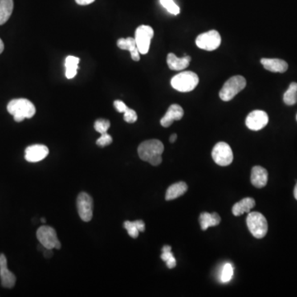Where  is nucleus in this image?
Segmentation results:
<instances>
[{
  "mask_svg": "<svg viewBox=\"0 0 297 297\" xmlns=\"http://www.w3.org/2000/svg\"><path fill=\"white\" fill-rule=\"evenodd\" d=\"M160 1L162 6L164 7V9H166L168 13H172L173 15L180 14V7L173 2V0H160Z\"/></svg>",
  "mask_w": 297,
  "mask_h": 297,
  "instance_id": "26",
  "label": "nucleus"
},
{
  "mask_svg": "<svg viewBox=\"0 0 297 297\" xmlns=\"http://www.w3.org/2000/svg\"><path fill=\"white\" fill-rule=\"evenodd\" d=\"M79 61L80 60L79 57L73 56V55L66 57L65 66H66V76L67 79H73L75 77Z\"/></svg>",
  "mask_w": 297,
  "mask_h": 297,
  "instance_id": "24",
  "label": "nucleus"
},
{
  "mask_svg": "<svg viewBox=\"0 0 297 297\" xmlns=\"http://www.w3.org/2000/svg\"><path fill=\"white\" fill-rule=\"evenodd\" d=\"M37 240L39 241L40 244L43 246L45 249H60L62 247L61 242L57 238L56 231L55 229L47 225L41 226L37 231Z\"/></svg>",
  "mask_w": 297,
  "mask_h": 297,
  "instance_id": "6",
  "label": "nucleus"
},
{
  "mask_svg": "<svg viewBox=\"0 0 297 297\" xmlns=\"http://www.w3.org/2000/svg\"><path fill=\"white\" fill-rule=\"evenodd\" d=\"M184 115V111L183 107L179 104H173L168 107L166 113L160 120V124L162 127H170L174 121L181 120Z\"/></svg>",
  "mask_w": 297,
  "mask_h": 297,
  "instance_id": "14",
  "label": "nucleus"
},
{
  "mask_svg": "<svg viewBox=\"0 0 297 297\" xmlns=\"http://www.w3.org/2000/svg\"><path fill=\"white\" fill-rule=\"evenodd\" d=\"M161 259L166 262L167 266L169 269H173L177 264L174 256H173V253L171 251L162 252Z\"/></svg>",
  "mask_w": 297,
  "mask_h": 297,
  "instance_id": "29",
  "label": "nucleus"
},
{
  "mask_svg": "<svg viewBox=\"0 0 297 297\" xmlns=\"http://www.w3.org/2000/svg\"><path fill=\"white\" fill-rule=\"evenodd\" d=\"M49 148L44 144H33L25 150V160L30 163L42 161L47 157Z\"/></svg>",
  "mask_w": 297,
  "mask_h": 297,
  "instance_id": "12",
  "label": "nucleus"
},
{
  "mask_svg": "<svg viewBox=\"0 0 297 297\" xmlns=\"http://www.w3.org/2000/svg\"><path fill=\"white\" fill-rule=\"evenodd\" d=\"M294 197L297 200V184H295V188H294Z\"/></svg>",
  "mask_w": 297,
  "mask_h": 297,
  "instance_id": "36",
  "label": "nucleus"
},
{
  "mask_svg": "<svg viewBox=\"0 0 297 297\" xmlns=\"http://www.w3.org/2000/svg\"><path fill=\"white\" fill-rule=\"evenodd\" d=\"M125 229H127L128 234L131 238L136 239L139 236L140 232L144 231L145 225L143 221H127L124 223Z\"/></svg>",
  "mask_w": 297,
  "mask_h": 297,
  "instance_id": "23",
  "label": "nucleus"
},
{
  "mask_svg": "<svg viewBox=\"0 0 297 297\" xmlns=\"http://www.w3.org/2000/svg\"><path fill=\"white\" fill-rule=\"evenodd\" d=\"M296 120H297V115H296Z\"/></svg>",
  "mask_w": 297,
  "mask_h": 297,
  "instance_id": "38",
  "label": "nucleus"
},
{
  "mask_svg": "<svg viewBox=\"0 0 297 297\" xmlns=\"http://www.w3.org/2000/svg\"><path fill=\"white\" fill-rule=\"evenodd\" d=\"M261 64L265 70L273 73H284L288 69V64L285 61L280 59L263 58L261 60Z\"/></svg>",
  "mask_w": 297,
  "mask_h": 297,
  "instance_id": "17",
  "label": "nucleus"
},
{
  "mask_svg": "<svg viewBox=\"0 0 297 297\" xmlns=\"http://www.w3.org/2000/svg\"><path fill=\"white\" fill-rule=\"evenodd\" d=\"M42 222H46V219L42 218Z\"/></svg>",
  "mask_w": 297,
  "mask_h": 297,
  "instance_id": "37",
  "label": "nucleus"
},
{
  "mask_svg": "<svg viewBox=\"0 0 297 297\" xmlns=\"http://www.w3.org/2000/svg\"><path fill=\"white\" fill-rule=\"evenodd\" d=\"M0 279L1 284L6 288H13L15 286L16 277L8 269V262L5 254H0Z\"/></svg>",
  "mask_w": 297,
  "mask_h": 297,
  "instance_id": "13",
  "label": "nucleus"
},
{
  "mask_svg": "<svg viewBox=\"0 0 297 297\" xmlns=\"http://www.w3.org/2000/svg\"><path fill=\"white\" fill-rule=\"evenodd\" d=\"M246 87V79L241 75H235L228 79L223 85L220 91V98L221 100L229 102L234 97L245 90Z\"/></svg>",
  "mask_w": 297,
  "mask_h": 297,
  "instance_id": "4",
  "label": "nucleus"
},
{
  "mask_svg": "<svg viewBox=\"0 0 297 297\" xmlns=\"http://www.w3.org/2000/svg\"><path fill=\"white\" fill-rule=\"evenodd\" d=\"M4 49H5V45H4V42H3L2 40L0 38V54L4 51Z\"/></svg>",
  "mask_w": 297,
  "mask_h": 297,
  "instance_id": "35",
  "label": "nucleus"
},
{
  "mask_svg": "<svg viewBox=\"0 0 297 297\" xmlns=\"http://www.w3.org/2000/svg\"><path fill=\"white\" fill-rule=\"evenodd\" d=\"M246 223H247L249 231L254 237L257 239H262L266 236L269 225L263 215L259 212L249 213Z\"/></svg>",
  "mask_w": 297,
  "mask_h": 297,
  "instance_id": "5",
  "label": "nucleus"
},
{
  "mask_svg": "<svg viewBox=\"0 0 297 297\" xmlns=\"http://www.w3.org/2000/svg\"><path fill=\"white\" fill-rule=\"evenodd\" d=\"M255 201L252 197H246L234 204L232 207V212L235 217H240L244 213H249L251 209L254 207Z\"/></svg>",
  "mask_w": 297,
  "mask_h": 297,
  "instance_id": "19",
  "label": "nucleus"
},
{
  "mask_svg": "<svg viewBox=\"0 0 297 297\" xmlns=\"http://www.w3.org/2000/svg\"><path fill=\"white\" fill-rule=\"evenodd\" d=\"M13 10V0H0V25L5 22L11 17Z\"/></svg>",
  "mask_w": 297,
  "mask_h": 297,
  "instance_id": "22",
  "label": "nucleus"
},
{
  "mask_svg": "<svg viewBox=\"0 0 297 297\" xmlns=\"http://www.w3.org/2000/svg\"><path fill=\"white\" fill-rule=\"evenodd\" d=\"M93 198L86 192H81L77 197V209L82 221L88 222L93 218Z\"/></svg>",
  "mask_w": 297,
  "mask_h": 297,
  "instance_id": "10",
  "label": "nucleus"
},
{
  "mask_svg": "<svg viewBox=\"0 0 297 297\" xmlns=\"http://www.w3.org/2000/svg\"><path fill=\"white\" fill-rule=\"evenodd\" d=\"M110 126H111V123H110L109 121L105 120V119H99L94 123V129L97 132H99L102 135V134L107 133Z\"/></svg>",
  "mask_w": 297,
  "mask_h": 297,
  "instance_id": "28",
  "label": "nucleus"
},
{
  "mask_svg": "<svg viewBox=\"0 0 297 297\" xmlns=\"http://www.w3.org/2000/svg\"><path fill=\"white\" fill-rule=\"evenodd\" d=\"M177 134H173V135H171L170 138H169V141L171 143H174L176 140H177Z\"/></svg>",
  "mask_w": 297,
  "mask_h": 297,
  "instance_id": "34",
  "label": "nucleus"
},
{
  "mask_svg": "<svg viewBox=\"0 0 297 297\" xmlns=\"http://www.w3.org/2000/svg\"><path fill=\"white\" fill-rule=\"evenodd\" d=\"M199 77L197 74L192 71H184L176 74L171 79V85L182 93L191 92L198 85Z\"/></svg>",
  "mask_w": 297,
  "mask_h": 297,
  "instance_id": "3",
  "label": "nucleus"
},
{
  "mask_svg": "<svg viewBox=\"0 0 297 297\" xmlns=\"http://www.w3.org/2000/svg\"><path fill=\"white\" fill-rule=\"evenodd\" d=\"M112 142V137L107 133L102 134L100 138L97 140L96 144L100 147H105L109 145Z\"/></svg>",
  "mask_w": 297,
  "mask_h": 297,
  "instance_id": "31",
  "label": "nucleus"
},
{
  "mask_svg": "<svg viewBox=\"0 0 297 297\" xmlns=\"http://www.w3.org/2000/svg\"><path fill=\"white\" fill-rule=\"evenodd\" d=\"M187 191H188V185L184 182H179V183L171 185L168 188L166 195H165V199L167 201L174 200V199L183 196Z\"/></svg>",
  "mask_w": 297,
  "mask_h": 297,
  "instance_id": "21",
  "label": "nucleus"
},
{
  "mask_svg": "<svg viewBox=\"0 0 297 297\" xmlns=\"http://www.w3.org/2000/svg\"><path fill=\"white\" fill-rule=\"evenodd\" d=\"M269 123V116L266 112L261 110H255L248 115L245 124L252 131H260Z\"/></svg>",
  "mask_w": 297,
  "mask_h": 297,
  "instance_id": "11",
  "label": "nucleus"
},
{
  "mask_svg": "<svg viewBox=\"0 0 297 297\" xmlns=\"http://www.w3.org/2000/svg\"><path fill=\"white\" fill-rule=\"evenodd\" d=\"M283 101L286 105L292 106L297 103V83L293 82L289 86L283 96Z\"/></svg>",
  "mask_w": 297,
  "mask_h": 297,
  "instance_id": "25",
  "label": "nucleus"
},
{
  "mask_svg": "<svg viewBox=\"0 0 297 297\" xmlns=\"http://www.w3.org/2000/svg\"><path fill=\"white\" fill-rule=\"evenodd\" d=\"M234 275V269L230 263H226L223 268L222 272H221V281L224 283L229 282L233 278Z\"/></svg>",
  "mask_w": 297,
  "mask_h": 297,
  "instance_id": "27",
  "label": "nucleus"
},
{
  "mask_svg": "<svg viewBox=\"0 0 297 297\" xmlns=\"http://www.w3.org/2000/svg\"><path fill=\"white\" fill-rule=\"evenodd\" d=\"M135 35L139 52L142 55H145L150 50L151 40L154 37L153 28L146 25L138 26Z\"/></svg>",
  "mask_w": 297,
  "mask_h": 297,
  "instance_id": "8",
  "label": "nucleus"
},
{
  "mask_svg": "<svg viewBox=\"0 0 297 297\" xmlns=\"http://www.w3.org/2000/svg\"><path fill=\"white\" fill-rule=\"evenodd\" d=\"M191 62V57L185 55L183 58H179L173 53H169L167 57L168 68L172 70H183L187 68Z\"/></svg>",
  "mask_w": 297,
  "mask_h": 297,
  "instance_id": "18",
  "label": "nucleus"
},
{
  "mask_svg": "<svg viewBox=\"0 0 297 297\" xmlns=\"http://www.w3.org/2000/svg\"><path fill=\"white\" fill-rule=\"evenodd\" d=\"M124 120L128 123H136L137 121V114L133 109L128 107L124 112Z\"/></svg>",
  "mask_w": 297,
  "mask_h": 297,
  "instance_id": "30",
  "label": "nucleus"
},
{
  "mask_svg": "<svg viewBox=\"0 0 297 297\" xmlns=\"http://www.w3.org/2000/svg\"><path fill=\"white\" fill-rule=\"evenodd\" d=\"M221 43V35L216 30L201 33L196 39V45L198 46V48L208 51L217 50Z\"/></svg>",
  "mask_w": 297,
  "mask_h": 297,
  "instance_id": "9",
  "label": "nucleus"
},
{
  "mask_svg": "<svg viewBox=\"0 0 297 297\" xmlns=\"http://www.w3.org/2000/svg\"><path fill=\"white\" fill-rule=\"evenodd\" d=\"M114 107L116 108V111L122 112V113H124L126 110L128 108V107L123 103V101L121 100L115 101L114 102Z\"/></svg>",
  "mask_w": 297,
  "mask_h": 297,
  "instance_id": "32",
  "label": "nucleus"
},
{
  "mask_svg": "<svg viewBox=\"0 0 297 297\" xmlns=\"http://www.w3.org/2000/svg\"><path fill=\"white\" fill-rule=\"evenodd\" d=\"M117 46L122 50H129L131 56L135 62H139L140 59V52L138 50L136 39L133 37L121 38L117 41Z\"/></svg>",
  "mask_w": 297,
  "mask_h": 297,
  "instance_id": "16",
  "label": "nucleus"
},
{
  "mask_svg": "<svg viewBox=\"0 0 297 297\" xmlns=\"http://www.w3.org/2000/svg\"><path fill=\"white\" fill-rule=\"evenodd\" d=\"M95 0H75V2L79 5H82V6H84V5H88L90 4L94 3Z\"/></svg>",
  "mask_w": 297,
  "mask_h": 297,
  "instance_id": "33",
  "label": "nucleus"
},
{
  "mask_svg": "<svg viewBox=\"0 0 297 297\" xmlns=\"http://www.w3.org/2000/svg\"><path fill=\"white\" fill-rule=\"evenodd\" d=\"M199 221H200L201 229L206 230L209 227L218 225L221 223V217L216 212L212 214L207 212H203L200 216Z\"/></svg>",
  "mask_w": 297,
  "mask_h": 297,
  "instance_id": "20",
  "label": "nucleus"
},
{
  "mask_svg": "<svg viewBox=\"0 0 297 297\" xmlns=\"http://www.w3.org/2000/svg\"><path fill=\"white\" fill-rule=\"evenodd\" d=\"M212 155L215 163L220 166H228L234 159L231 147L225 142L217 143L213 148Z\"/></svg>",
  "mask_w": 297,
  "mask_h": 297,
  "instance_id": "7",
  "label": "nucleus"
},
{
  "mask_svg": "<svg viewBox=\"0 0 297 297\" xmlns=\"http://www.w3.org/2000/svg\"><path fill=\"white\" fill-rule=\"evenodd\" d=\"M269 173L264 168L261 166H254L252 168L250 180L253 185L257 188H264L268 184Z\"/></svg>",
  "mask_w": 297,
  "mask_h": 297,
  "instance_id": "15",
  "label": "nucleus"
},
{
  "mask_svg": "<svg viewBox=\"0 0 297 297\" xmlns=\"http://www.w3.org/2000/svg\"><path fill=\"white\" fill-rule=\"evenodd\" d=\"M7 109L17 123H21L26 118L33 117L36 113L35 106L26 99H13L9 102Z\"/></svg>",
  "mask_w": 297,
  "mask_h": 297,
  "instance_id": "2",
  "label": "nucleus"
},
{
  "mask_svg": "<svg viewBox=\"0 0 297 297\" xmlns=\"http://www.w3.org/2000/svg\"><path fill=\"white\" fill-rule=\"evenodd\" d=\"M164 146L159 140H145L138 147V155L141 160L148 162L153 166L161 164L162 154Z\"/></svg>",
  "mask_w": 297,
  "mask_h": 297,
  "instance_id": "1",
  "label": "nucleus"
}]
</instances>
